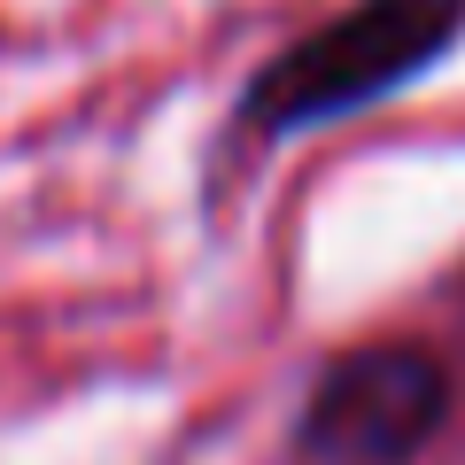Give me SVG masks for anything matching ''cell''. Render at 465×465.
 I'll return each mask as SVG.
<instances>
[{
  "instance_id": "cell-1",
  "label": "cell",
  "mask_w": 465,
  "mask_h": 465,
  "mask_svg": "<svg viewBox=\"0 0 465 465\" xmlns=\"http://www.w3.org/2000/svg\"><path fill=\"white\" fill-rule=\"evenodd\" d=\"M458 47L465 0H349L249 70L232 101V133L295 140L318 124H341V116H365L388 94L419 85L427 70H442Z\"/></svg>"
},
{
  "instance_id": "cell-2",
  "label": "cell",
  "mask_w": 465,
  "mask_h": 465,
  "mask_svg": "<svg viewBox=\"0 0 465 465\" xmlns=\"http://www.w3.org/2000/svg\"><path fill=\"white\" fill-rule=\"evenodd\" d=\"M458 372L419 333L349 341L311 372L295 403V458L302 465H419L450 434Z\"/></svg>"
}]
</instances>
